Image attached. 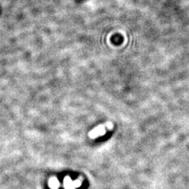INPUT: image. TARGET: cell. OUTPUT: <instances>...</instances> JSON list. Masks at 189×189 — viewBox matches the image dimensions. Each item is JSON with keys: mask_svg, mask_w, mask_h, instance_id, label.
<instances>
[{"mask_svg": "<svg viewBox=\"0 0 189 189\" xmlns=\"http://www.w3.org/2000/svg\"><path fill=\"white\" fill-rule=\"evenodd\" d=\"M50 187L53 189H56L58 187V181L56 178H52L50 180Z\"/></svg>", "mask_w": 189, "mask_h": 189, "instance_id": "1", "label": "cell"}]
</instances>
